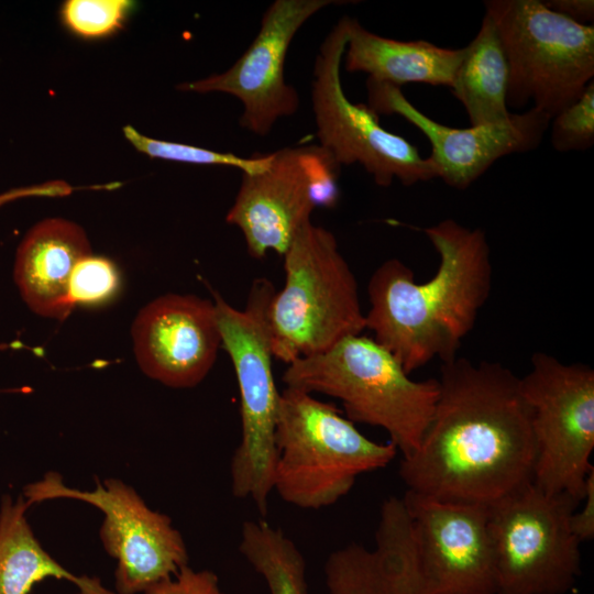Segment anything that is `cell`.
Wrapping results in <instances>:
<instances>
[{"instance_id": "6da1fadb", "label": "cell", "mask_w": 594, "mask_h": 594, "mask_svg": "<svg viewBox=\"0 0 594 594\" xmlns=\"http://www.w3.org/2000/svg\"><path fill=\"white\" fill-rule=\"evenodd\" d=\"M437 381L428 428L400 462L407 491L490 506L531 484L537 448L520 377L497 362L457 356Z\"/></svg>"}, {"instance_id": "7a4b0ae2", "label": "cell", "mask_w": 594, "mask_h": 594, "mask_svg": "<svg viewBox=\"0 0 594 594\" xmlns=\"http://www.w3.org/2000/svg\"><path fill=\"white\" fill-rule=\"evenodd\" d=\"M422 231L439 255L432 277L418 283L410 267L389 258L367 284L371 307L365 329L408 374L435 359L444 363L458 356L493 282L491 250L483 230L444 219Z\"/></svg>"}, {"instance_id": "3957f363", "label": "cell", "mask_w": 594, "mask_h": 594, "mask_svg": "<svg viewBox=\"0 0 594 594\" xmlns=\"http://www.w3.org/2000/svg\"><path fill=\"white\" fill-rule=\"evenodd\" d=\"M409 375L373 338L356 334L287 364L283 382L339 399L349 420L381 427L405 458L419 447L438 397L437 378Z\"/></svg>"}, {"instance_id": "277c9868", "label": "cell", "mask_w": 594, "mask_h": 594, "mask_svg": "<svg viewBox=\"0 0 594 594\" xmlns=\"http://www.w3.org/2000/svg\"><path fill=\"white\" fill-rule=\"evenodd\" d=\"M273 492L302 509H320L346 495L359 475L387 466L397 453L371 440L331 404L286 387L275 429Z\"/></svg>"}, {"instance_id": "5b68a950", "label": "cell", "mask_w": 594, "mask_h": 594, "mask_svg": "<svg viewBox=\"0 0 594 594\" xmlns=\"http://www.w3.org/2000/svg\"><path fill=\"white\" fill-rule=\"evenodd\" d=\"M283 256L285 284L267 314L273 358L289 364L361 334L365 314L358 283L333 233L310 221Z\"/></svg>"}, {"instance_id": "8992f818", "label": "cell", "mask_w": 594, "mask_h": 594, "mask_svg": "<svg viewBox=\"0 0 594 594\" xmlns=\"http://www.w3.org/2000/svg\"><path fill=\"white\" fill-rule=\"evenodd\" d=\"M276 289L256 278L244 309L213 293L222 348L232 362L240 394L241 440L231 459V490L250 499L261 515L267 512L276 461L277 391L268 332V307Z\"/></svg>"}, {"instance_id": "52a82bcc", "label": "cell", "mask_w": 594, "mask_h": 594, "mask_svg": "<svg viewBox=\"0 0 594 594\" xmlns=\"http://www.w3.org/2000/svg\"><path fill=\"white\" fill-rule=\"evenodd\" d=\"M507 65V106L551 119L594 79V25L578 24L540 0H487Z\"/></svg>"}, {"instance_id": "ba28073f", "label": "cell", "mask_w": 594, "mask_h": 594, "mask_svg": "<svg viewBox=\"0 0 594 594\" xmlns=\"http://www.w3.org/2000/svg\"><path fill=\"white\" fill-rule=\"evenodd\" d=\"M581 501L534 483L487 506L496 594H566L581 574L570 518Z\"/></svg>"}, {"instance_id": "9c48e42d", "label": "cell", "mask_w": 594, "mask_h": 594, "mask_svg": "<svg viewBox=\"0 0 594 594\" xmlns=\"http://www.w3.org/2000/svg\"><path fill=\"white\" fill-rule=\"evenodd\" d=\"M22 496L30 506L65 498L87 503L103 514L99 536L105 550L117 561L118 594L143 593L188 565L186 543L172 519L150 508L119 479L98 481L94 490L82 491L64 484L61 474L51 471L25 485Z\"/></svg>"}, {"instance_id": "30bf717a", "label": "cell", "mask_w": 594, "mask_h": 594, "mask_svg": "<svg viewBox=\"0 0 594 594\" xmlns=\"http://www.w3.org/2000/svg\"><path fill=\"white\" fill-rule=\"evenodd\" d=\"M520 383L532 410L537 448L532 483L546 493H568L582 501L586 477L594 468L590 462L594 370L537 352Z\"/></svg>"}, {"instance_id": "8fae6325", "label": "cell", "mask_w": 594, "mask_h": 594, "mask_svg": "<svg viewBox=\"0 0 594 594\" xmlns=\"http://www.w3.org/2000/svg\"><path fill=\"white\" fill-rule=\"evenodd\" d=\"M349 16L324 37L314 64L311 105L320 146L341 165L360 164L374 182L388 187L437 178L427 157L405 138L385 130L364 103L348 99L341 82V62L348 43Z\"/></svg>"}, {"instance_id": "7c38bea8", "label": "cell", "mask_w": 594, "mask_h": 594, "mask_svg": "<svg viewBox=\"0 0 594 594\" xmlns=\"http://www.w3.org/2000/svg\"><path fill=\"white\" fill-rule=\"evenodd\" d=\"M340 165L320 145L283 147L271 153L265 169L242 173L226 221L240 229L249 254L284 255L316 207L333 208L339 199Z\"/></svg>"}, {"instance_id": "4fadbf2b", "label": "cell", "mask_w": 594, "mask_h": 594, "mask_svg": "<svg viewBox=\"0 0 594 594\" xmlns=\"http://www.w3.org/2000/svg\"><path fill=\"white\" fill-rule=\"evenodd\" d=\"M340 3L334 0H276L264 12L261 28L240 58L224 73L183 82L182 91L222 92L238 98L243 107L240 124L265 136L275 122L296 113L297 90L285 81L289 45L299 29L318 11Z\"/></svg>"}, {"instance_id": "5bb4252c", "label": "cell", "mask_w": 594, "mask_h": 594, "mask_svg": "<svg viewBox=\"0 0 594 594\" xmlns=\"http://www.w3.org/2000/svg\"><path fill=\"white\" fill-rule=\"evenodd\" d=\"M426 594H496L487 506L403 497Z\"/></svg>"}, {"instance_id": "9a60e30c", "label": "cell", "mask_w": 594, "mask_h": 594, "mask_svg": "<svg viewBox=\"0 0 594 594\" xmlns=\"http://www.w3.org/2000/svg\"><path fill=\"white\" fill-rule=\"evenodd\" d=\"M367 106L377 116L398 114L428 139L427 160L436 177L455 189H466L497 160L532 151L541 143L551 118L535 109L512 112L499 123L452 128L429 118L391 84L366 80Z\"/></svg>"}, {"instance_id": "2e32d148", "label": "cell", "mask_w": 594, "mask_h": 594, "mask_svg": "<svg viewBox=\"0 0 594 594\" xmlns=\"http://www.w3.org/2000/svg\"><path fill=\"white\" fill-rule=\"evenodd\" d=\"M131 333L142 372L173 388L198 385L222 346L213 301L195 295L155 298L139 311Z\"/></svg>"}, {"instance_id": "e0dca14e", "label": "cell", "mask_w": 594, "mask_h": 594, "mask_svg": "<svg viewBox=\"0 0 594 594\" xmlns=\"http://www.w3.org/2000/svg\"><path fill=\"white\" fill-rule=\"evenodd\" d=\"M91 253L85 231L62 218L42 220L21 241L14 283L36 315L64 320L73 311L69 286L77 264Z\"/></svg>"}, {"instance_id": "ac0fdd59", "label": "cell", "mask_w": 594, "mask_h": 594, "mask_svg": "<svg viewBox=\"0 0 594 594\" xmlns=\"http://www.w3.org/2000/svg\"><path fill=\"white\" fill-rule=\"evenodd\" d=\"M463 55L464 47L446 48L424 40L384 37L349 18L344 67L351 73L367 74V79L399 88L407 84L451 88Z\"/></svg>"}, {"instance_id": "d6986e66", "label": "cell", "mask_w": 594, "mask_h": 594, "mask_svg": "<svg viewBox=\"0 0 594 594\" xmlns=\"http://www.w3.org/2000/svg\"><path fill=\"white\" fill-rule=\"evenodd\" d=\"M30 507L20 495H3L0 503V594H31L35 584L62 579L79 594H118L99 579L76 575L59 564L40 543L28 519Z\"/></svg>"}, {"instance_id": "ffe728a7", "label": "cell", "mask_w": 594, "mask_h": 594, "mask_svg": "<svg viewBox=\"0 0 594 594\" xmlns=\"http://www.w3.org/2000/svg\"><path fill=\"white\" fill-rule=\"evenodd\" d=\"M508 65L496 26L484 13L480 30L464 47L451 87L471 125L499 123L512 112L507 106Z\"/></svg>"}, {"instance_id": "44dd1931", "label": "cell", "mask_w": 594, "mask_h": 594, "mask_svg": "<svg viewBox=\"0 0 594 594\" xmlns=\"http://www.w3.org/2000/svg\"><path fill=\"white\" fill-rule=\"evenodd\" d=\"M240 552L264 579L270 594H307L306 561L296 544L266 521H245Z\"/></svg>"}, {"instance_id": "7402d4cb", "label": "cell", "mask_w": 594, "mask_h": 594, "mask_svg": "<svg viewBox=\"0 0 594 594\" xmlns=\"http://www.w3.org/2000/svg\"><path fill=\"white\" fill-rule=\"evenodd\" d=\"M123 133L134 148L152 158L198 165L228 166L239 168L245 174L262 172L271 161V153H256L243 157L233 153H222L195 145L152 139L131 125L124 127Z\"/></svg>"}, {"instance_id": "603a6c76", "label": "cell", "mask_w": 594, "mask_h": 594, "mask_svg": "<svg viewBox=\"0 0 594 594\" xmlns=\"http://www.w3.org/2000/svg\"><path fill=\"white\" fill-rule=\"evenodd\" d=\"M132 7L127 0H68L61 16L66 28L84 38H100L118 31Z\"/></svg>"}, {"instance_id": "cb8c5ba5", "label": "cell", "mask_w": 594, "mask_h": 594, "mask_svg": "<svg viewBox=\"0 0 594 594\" xmlns=\"http://www.w3.org/2000/svg\"><path fill=\"white\" fill-rule=\"evenodd\" d=\"M120 287L121 276L117 264L108 257L90 253L75 268L69 297L74 308L102 306L119 294Z\"/></svg>"}, {"instance_id": "d4e9b609", "label": "cell", "mask_w": 594, "mask_h": 594, "mask_svg": "<svg viewBox=\"0 0 594 594\" xmlns=\"http://www.w3.org/2000/svg\"><path fill=\"white\" fill-rule=\"evenodd\" d=\"M550 141L559 152L584 151L594 144V80L550 121Z\"/></svg>"}, {"instance_id": "484cf974", "label": "cell", "mask_w": 594, "mask_h": 594, "mask_svg": "<svg viewBox=\"0 0 594 594\" xmlns=\"http://www.w3.org/2000/svg\"><path fill=\"white\" fill-rule=\"evenodd\" d=\"M143 594H223L218 576L210 570L182 568L174 576L164 579Z\"/></svg>"}, {"instance_id": "4316f807", "label": "cell", "mask_w": 594, "mask_h": 594, "mask_svg": "<svg viewBox=\"0 0 594 594\" xmlns=\"http://www.w3.org/2000/svg\"><path fill=\"white\" fill-rule=\"evenodd\" d=\"M581 504V509L578 507L572 513L570 525L575 537L583 542L594 537V468L586 477Z\"/></svg>"}, {"instance_id": "83f0119b", "label": "cell", "mask_w": 594, "mask_h": 594, "mask_svg": "<svg viewBox=\"0 0 594 594\" xmlns=\"http://www.w3.org/2000/svg\"><path fill=\"white\" fill-rule=\"evenodd\" d=\"M73 191V187L62 180H54L38 185L12 188L0 193V208L4 205L29 197H63Z\"/></svg>"}, {"instance_id": "f1b7e54d", "label": "cell", "mask_w": 594, "mask_h": 594, "mask_svg": "<svg viewBox=\"0 0 594 594\" xmlns=\"http://www.w3.org/2000/svg\"><path fill=\"white\" fill-rule=\"evenodd\" d=\"M550 10L581 25H594L593 0H548L543 1Z\"/></svg>"}]
</instances>
